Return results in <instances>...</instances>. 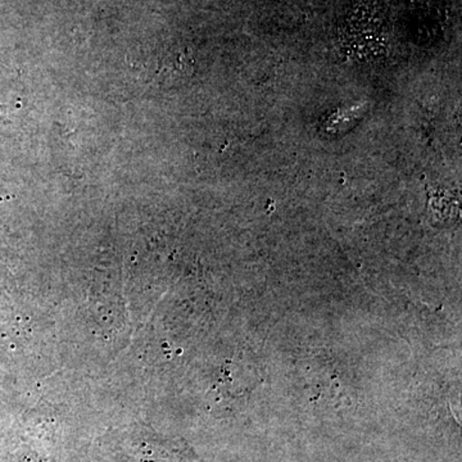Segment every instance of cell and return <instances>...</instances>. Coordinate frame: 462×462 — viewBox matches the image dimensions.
<instances>
[]
</instances>
